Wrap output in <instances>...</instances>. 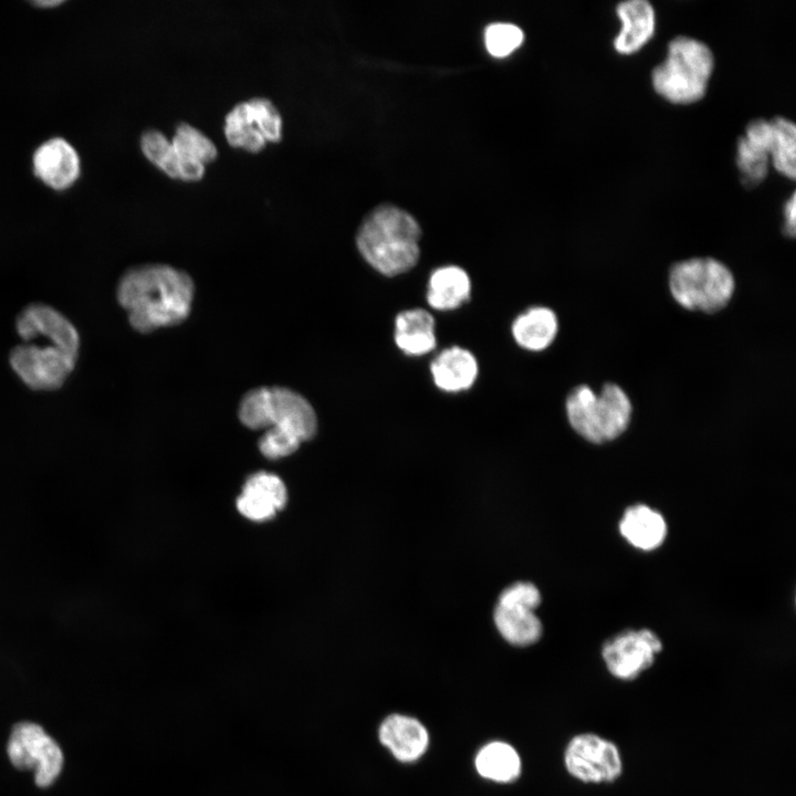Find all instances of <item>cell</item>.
I'll return each mask as SVG.
<instances>
[{
	"mask_svg": "<svg viewBox=\"0 0 796 796\" xmlns=\"http://www.w3.org/2000/svg\"><path fill=\"white\" fill-rule=\"evenodd\" d=\"M430 373L434 385L447 392H459L471 388L479 365L474 355L462 347L453 346L442 350L431 363Z\"/></svg>",
	"mask_w": 796,
	"mask_h": 796,
	"instance_id": "cell-16",
	"label": "cell"
},
{
	"mask_svg": "<svg viewBox=\"0 0 796 796\" xmlns=\"http://www.w3.org/2000/svg\"><path fill=\"white\" fill-rule=\"evenodd\" d=\"M420 237L421 229L412 216L394 206H381L363 221L356 243L369 265L395 276L417 264Z\"/></svg>",
	"mask_w": 796,
	"mask_h": 796,
	"instance_id": "cell-3",
	"label": "cell"
},
{
	"mask_svg": "<svg viewBox=\"0 0 796 796\" xmlns=\"http://www.w3.org/2000/svg\"><path fill=\"white\" fill-rule=\"evenodd\" d=\"M714 67L711 48L696 38L679 34L667 45L666 57L651 71L654 91L675 104L702 98Z\"/></svg>",
	"mask_w": 796,
	"mask_h": 796,
	"instance_id": "cell-5",
	"label": "cell"
},
{
	"mask_svg": "<svg viewBox=\"0 0 796 796\" xmlns=\"http://www.w3.org/2000/svg\"><path fill=\"white\" fill-rule=\"evenodd\" d=\"M795 191L792 192L789 198L785 201L783 207L784 224L783 231L788 237L795 235V221H796V200Z\"/></svg>",
	"mask_w": 796,
	"mask_h": 796,
	"instance_id": "cell-29",
	"label": "cell"
},
{
	"mask_svg": "<svg viewBox=\"0 0 796 796\" xmlns=\"http://www.w3.org/2000/svg\"><path fill=\"white\" fill-rule=\"evenodd\" d=\"M171 144L187 164H202L216 158L218 149L214 143L200 129L188 124L180 123L176 126Z\"/></svg>",
	"mask_w": 796,
	"mask_h": 796,
	"instance_id": "cell-25",
	"label": "cell"
},
{
	"mask_svg": "<svg viewBox=\"0 0 796 796\" xmlns=\"http://www.w3.org/2000/svg\"><path fill=\"white\" fill-rule=\"evenodd\" d=\"M661 650L662 642L653 631L627 630L604 645L601 658L614 678L632 681L654 663Z\"/></svg>",
	"mask_w": 796,
	"mask_h": 796,
	"instance_id": "cell-11",
	"label": "cell"
},
{
	"mask_svg": "<svg viewBox=\"0 0 796 796\" xmlns=\"http://www.w3.org/2000/svg\"><path fill=\"white\" fill-rule=\"evenodd\" d=\"M62 3H63V1H60V0H53V1H51V0H44V1L33 2L34 6H38V7H41V8H43V7H45V8H46V7H56V6H60V4H62Z\"/></svg>",
	"mask_w": 796,
	"mask_h": 796,
	"instance_id": "cell-30",
	"label": "cell"
},
{
	"mask_svg": "<svg viewBox=\"0 0 796 796\" xmlns=\"http://www.w3.org/2000/svg\"><path fill=\"white\" fill-rule=\"evenodd\" d=\"M494 622L502 637L515 646L532 645L542 635L540 619L533 609L524 606L498 603Z\"/></svg>",
	"mask_w": 796,
	"mask_h": 796,
	"instance_id": "cell-22",
	"label": "cell"
},
{
	"mask_svg": "<svg viewBox=\"0 0 796 796\" xmlns=\"http://www.w3.org/2000/svg\"><path fill=\"white\" fill-rule=\"evenodd\" d=\"M8 755L17 768L32 769L40 787L50 786L63 766V753L59 744L42 726L31 722L13 726L8 742Z\"/></svg>",
	"mask_w": 796,
	"mask_h": 796,
	"instance_id": "cell-9",
	"label": "cell"
},
{
	"mask_svg": "<svg viewBox=\"0 0 796 796\" xmlns=\"http://www.w3.org/2000/svg\"><path fill=\"white\" fill-rule=\"evenodd\" d=\"M619 531L633 547L651 551L663 543L667 523L658 511L645 504H635L625 511Z\"/></svg>",
	"mask_w": 796,
	"mask_h": 796,
	"instance_id": "cell-17",
	"label": "cell"
},
{
	"mask_svg": "<svg viewBox=\"0 0 796 796\" xmlns=\"http://www.w3.org/2000/svg\"><path fill=\"white\" fill-rule=\"evenodd\" d=\"M541 603L540 590L531 583H517L502 591L499 604L519 605L535 609Z\"/></svg>",
	"mask_w": 796,
	"mask_h": 796,
	"instance_id": "cell-28",
	"label": "cell"
},
{
	"mask_svg": "<svg viewBox=\"0 0 796 796\" xmlns=\"http://www.w3.org/2000/svg\"><path fill=\"white\" fill-rule=\"evenodd\" d=\"M32 166L34 175L54 190L71 187L81 172L77 151L62 137L43 142L33 154Z\"/></svg>",
	"mask_w": 796,
	"mask_h": 796,
	"instance_id": "cell-12",
	"label": "cell"
},
{
	"mask_svg": "<svg viewBox=\"0 0 796 796\" xmlns=\"http://www.w3.org/2000/svg\"><path fill=\"white\" fill-rule=\"evenodd\" d=\"M735 164L742 184L754 187L767 176L771 160L763 147L741 135L736 140Z\"/></svg>",
	"mask_w": 796,
	"mask_h": 796,
	"instance_id": "cell-26",
	"label": "cell"
},
{
	"mask_svg": "<svg viewBox=\"0 0 796 796\" xmlns=\"http://www.w3.org/2000/svg\"><path fill=\"white\" fill-rule=\"evenodd\" d=\"M140 148L148 160L171 178L198 180L205 174V165L182 161L171 142L157 129L142 134Z\"/></svg>",
	"mask_w": 796,
	"mask_h": 796,
	"instance_id": "cell-21",
	"label": "cell"
},
{
	"mask_svg": "<svg viewBox=\"0 0 796 796\" xmlns=\"http://www.w3.org/2000/svg\"><path fill=\"white\" fill-rule=\"evenodd\" d=\"M616 13L621 21V28L612 40L617 52L632 53L653 35L656 10L648 0L620 1L616 6Z\"/></svg>",
	"mask_w": 796,
	"mask_h": 796,
	"instance_id": "cell-14",
	"label": "cell"
},
{
	"mask_svg": "<svg viewBox=\"0 0 796 796\" xmlns=\"http://www.w3.org/2000/svg\"><path fill=\"white\" fill-rule=\"evenodd\" d=\"M564 763L567 772L585 784H611L624 772L617 744L593 732L572 737L564 753Z\"/></svg>",
	"mask_w": 796,
	"mask_h": 796,
	"instance_id": "cell-8",
	"label": "cell"
},
{
	"mask_svg": "<svg viewBox=\"0 0 796 796\" xmlns=\"http://www.w3.org/2000/svg\"><path fill=\"white\" fill-rule=\"evenodd\" d=\"M21 343L9 355L17 376L33 390L60 388L78 359L80 335L72 322L54 307L33 303L17 316Z\"/></svg>",
	"mask_w": 796,
	"mask_h": 796,
	"instance_id": "cell-1",
	"label": "cell"
},
{
	"mask_svg": "<svg viewBox=\"0 0 796 796\" xmlns=\"http://www.w3.org/2000/svg\"><path fill=\"white\" fill-rule=\"evenodd\" d=\"M558 332L555 312L545 306H533L520 314L512 324V335L519 346L532 352L547 348Z\"/></svg>",
	"mask_w": 796,
	"mask_h": 796,
	"instance_id": "cell-20",
	"label": "cell"
},
{
	"mask_svg": "<svg viewBox=\"0 0 796 796\" xmlns=\"http://www.w3.org/2000/svg\"><path fill=\"white\" fill-rule=\"evenodd\" d=\"M239 419L253 430L289 437L300 444L317 432L314 408L301 394L285 387L265 386L249 390L239 404Z\"/></svg>",
	"mask_w": 796,
	"mask_h": 796,
	"instance_id": "cell-4",
	"label": "cell"
},
{
	"mask_svg": "<svg viewBox=\"0 0 796 796\" xmlns=\"http://www.w3.org/2000/svg\"><path fill=\"white\" fill-rule=\"evenodd\" d=\"M471 280L460 266L446 265L436 269L428 281L427 302L439 311H450L470 298Z\"/></svg>",
	"mask_w": 796,
	"mask_h": 796,
	"instance_id": "cell-19",
	"label": "cell"
},
{
	"mask_svg": "<svg viewBox=\"0 0 796 796\" xmlns=\"http://www.w3.org/2000/svg\"><path fill=\"white\" fill-rule=\"evenodd\" d=\"M772 122L771 165L784 176L794 179L796 175V126L784 116H774Z\"/></svg>",
	"mask_w": 796,
	"mask_h": 796,
	"instance_id": "cell-24",
	"label": "cell"
},
{
	"mask_svg": "<svg viewBox=\"0 0 796 796\" xmlns=\"http://www.w3.org/2000/svg\"><path fill=\"white\" fill-rule=\"evenodd\" d=\"M394 338L397 347L407 355L430 353L437 344L433 316L423 308L400 312L395 318Z\"/></svg>",
	"mask_w": 796,
	"mask_h": 796,
	"instance_id": "cell-18",
	"label": "cell"
},
{
	"mask_svg": "<svg viewBox=\"0 0 796 796\" xmlns=\"http://www.w3.org/2000/svg\"><path fill=\"white\" fill-rule=\"evenodd\" d=\"M523 40V31L511 23L490 24L484 33L486 50L496 57L511 54L522 44Z\"/></svg>",
	"mask_w": 796,
	"mask_h": 796,
	"instance_id": "cell-27",
	"label": "cell"
},
{
	"mask_svg": "<svg viewBox=\"0 0 796 796\" xmlns=\"http://www.w3.org/2000/svg\"><path fill=\"white\" fill-rule=\"evenodd\" d=\"M478 773L484 778L509 783L521 773V760L516 751L504 742L484 745L475 757Z\"/></svg>",
	"mask_w": 796,
	"mask_h": 796,
	"instance_id": "cell-23",
	"label": "cell"
},
{
	"mask_svg": "<svg viewBox=\"0 0 796 796\" xmlns=\"http://www.w3.org/2000/svg\"><path fill=\"white\" fill-rule=\"evenodd\" d=\"M632 405L616 384H605L599 392L587 385L575 387L566 398V415L572 428L593 443L617 439L628 428Z\"/></svg>",
	"mask_w": 796,
	"mask_h": 796,
	"instance_id": "cell-6",
	"label": "cell"
},
{
	"mask_svg": "<svg viewBox=\"0 0 796 796\" xmlns=\"http://www.w3.org/2000/svg\"><path fill=\"white\" fill-rule=\"evenodd\" d=\"M287 501L283 481L275 474L258 472L249 476L237 500L238 511L254 522L271 520Z\"/></svg>",
	"mask_w": 796,
	"mask_h": 796,
	"instance_id": "cell-13",
	"label": "cell"
},
{
	"mask_svg": "<svg viewBox=\"0 0 796 796\" xmlns=\"http://www.w3.org/2000/svg\"><path fill=\"white\" fill-rule=\"evenodd\" d=\"M224 135L230 145L250 151L262 149L266 140L282 136V117L265 97H252L235 104L226 115Z\"/></svg>",
	"mask_w": 796,
	"mask_h": 796,
	"instance_id": "cell-10",
	"label": "cell"
},
{
	"mask_svg": "<svg viewBox=\"0 0 796 796\" xmlns=\"http://www.w3.org/2000/svg\"><path fill=\"white\" fill-rule=\"evenodd\" d=\"M379 740L401 762H413L427 750L428 732L417 719L391 714L379 727Z\"/></svg>",
	"mask_w": 796,
	"mask_h": 796,
	"instance_id": "cell-15",
	"label": "cell"
},
{
	"mask_svg": "<svg viewBox=\"0 0 796 796\" xmlns=\"http://www.w3.org/2000/svg\"><path fill=\"white\" fill-rule=\"evenodd\" d=\"M193 294V282L185 271L159 263L128 269L116 289L130 326L139 333L184 322L191 311Z\"/></svg>",
	"mask_w": 796,
	"mask_h": 796,
	"instance_id": "cell-2",
	"label": "cell"
},
{
	"mask_svg": "<svg viewBox=\"0 0 796 796\" xmlns=\"http://www.w3.org/2000/svg\"><path fill=\"white\" fill-rule=\"evenodd\" d=\"M669 289L682 307L711 314L729 304L735 281L731 270L719 260L692 258L671 266Z\"/></svg>",
	"mask_w": 796,
	"mask_h": 796,
	"instance_id": "cell-7",
	"label": "cell"
}]
</instances>
